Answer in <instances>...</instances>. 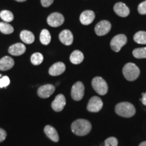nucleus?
Returning <instances> with one entry per match:
<instances>
[{
	"mask_svg": "<svg viewBox=\"0 0 146 146\" xmlns=\"http://www.w3.org/2000/svg\"><path fill=\"white\" fill-rule=\"evenodd\" d=\"M92 129V126L89 120L85 119L76 120L71 125V130L72 133L78 136H85Z\"/></svg>",
	"mask_w": 146,
	"mask_h": 146,
	"instance_id": "1",
	"label": "nucleus"
},
{
	"mask_svg": "<svg viewBox=\"0 0 146 146\" xmlns=\"http://www.w3.org/2000/svg\"><path fill=\"white\" fill-rule=\"evenodd\" d=\"M115 112L118 116L131 118L135 114L136 110L134 105L129 102H120L115 106Z\"/></svg>",
	"mask_w": 146,
	"mask_h": 146,
	"instance_id": "2",
	"label": "nucleus"
},
{
	"mask_svg": "<svg viewBox=\"0 0 146 146\" xmlns=\"http://www.w3.org/2000/svg\"><path fill=\"white\" fill-rule=\"evenodd\" d=\"M123 73L125 78L129 81H135L140 74V70L135 64L129 62L124 66Z\"/></svg>",
	"mask_w": 146,
	"mask_h": 146,
	"instance_id": "3",
	"label": "nucleus"
},
{
	"mask_svg": "<svg viewBox=\"0 0 146 146\" xmlns=\"http://www.w3.org/2000/svg\"><path fill=\"white\" fill-rule=\"evenodd\" d=\"M91 85L96 93L101 96H104L108 91V84L103 78L96 76L91 81Z\"/></svg>",
	"mask_w": 146,
	"mask_h": 146,
	"instance_id": "4",
	"label": "nucleus"
},
{
	"mask_svg": "<svg viewBox=\"0 0 146 146\" xmlns=\"http://www.w3.org/2000/svg\"><path fill=\"white\" fill-rule=\"evenodd\" d=\"M127 42V38L125 35L119 34L112 38L110 42V47L115 52H119L121 48L126 45Z\"/></svg>",
	"mask_w": 146,
	"mask_h": 146,
	"instance_id": "5",
	"label": "nucleus"
},
{
	"mask_svg": "<svg viewBox=\"0 0 146 146\" xmlns=\"http://www.w3.org/2000/svg\"><path fill=\"white\" fill-rule=\"evenodd\" d=\"M85 94V86L81 81L76 82L73 85L71 89V97L75 101H80L83 99Z\"/></svg>",
	"mask_w": 146,
	"mask_h": 146,
	"instance_id": "6",
	"label": "nucleus"
},
{
	"mask_svg": "<svg viewBox=\"0 0 146 146\" xmlns=\"http://www.w3.org/2000/svg\"><path fill=\"white\" fill-rule=\"evenodd\" d=\"M103 102L98 96H94L89 100L87 104V109L90 112H98L103 107Z\"/></svg>",
	"mask_w": 146,
	"mask_h": 146,
	"instance_id": "7",
	"label": "nucleus"
},
{
	"mask_svg": "<svg viewBox=\"0 0 146 146\" xmlns=\"http://www.w3.org/2000/svg\"><path fill=\"white\" fill-rule=\"evenodd\" d=\"M47 22L50 27H58L61 26L64 23V17L62 14L58 13V12H54L47 17Z\"/></svg>",
	"mask_w": 146,
	"mask_h": 146,
	"instance_id": "8",
	"label": "nucleus"
},
{
	"mask_svg": "<svg viewBox=\"0 0 146 146\" xmlns=\"http://www.w3.org/2000/svg\"><path fill=\"white\" fill-rule=\"evenodd\" d=\"M111 29V24L108 21H102L95 27V32L97 35L103 36L108 33Z\"/></svg>",
	"mask_w": 146,
	"mask_h": 146,
	"instance_id": "9",
	"label": "nucleus"
},
{
	"mask_svg": "<svg viewBox=\"0 0 146 146\" xmlns=\"http://www.w3.org/2000/svg\"><path fill=\"white\" fill-rule=\"evenodd\" d=\"M55 89V86L51 84L42 85L38 89L37 95L41 98H47L54 94Z\"/></svg>",
	"mask_w": 146,
	"mask_h": 146,
	"instance_id": "10",
	"label": "nucleus"
},
{
	"mask_svg": "<svg viewBox=\"0 0 146 146\" xmlns=\"http://www.w3.org/2000/svg\"><path fill=\"white\" fill-rule=\"evenodd\" d=\"M66 101L63 94H59L56 97L52 103V108L56 112H61L66 106Z\"/></svg>",
	"mask_w": 146,
	"mask_h": 146,
	"instance_id": "11",
	"label": "nucleus"
},
{
	"mask_svg": "<svg viewBox=\"0 0 146 146\" xmlns=\"http://www.w3.org/2000/svg\"><path fill=\"white\" fill-rule=\"evenodd\" d=\"M66 66L62 62H58L53 64L49 69V74L51 76H58L64 72Z\"/></svg>",
	"mask_w": 146,
	"mask_h": 146,
	"instance_id": "12",
	"label": "nucleus"
},
{
	"mask_svg": "<svg viewBox=\"0 0 146 146\" xmlns=\"http://www.w3.org/2000/svg\"><path fill=\"white\" fill-rule=\"evenodd\" d=\"M114 10L115 13L120 17H127L130 14V10L124 3L118 2L114 5Z\"/></svg>",
	"mask_w": 146,
	"mask_h": 146,
	"instance_id": "13",
	"label": "nucleus"
},
{
	"mask_svg": "<svg viewBox=\"0 0 146 146\" xmlns=\"http://www.w3.org/2000/svg\"><path fill=\"white\" fill-rule=\"evenodd\" d=\"M95 13L91 10H85L83 12L80 16V21L83 25H89L94 21Z\"/></svg>",
	"mask_w": 146,
	"mask_h": 146,
	"instance_id": "14",
	"label": "nucleus"
},
{
	"mask_svg": "<svg viewBox=\"0 0 146 146\" xmlns=\"http://www.w3.org/2000/svg\"><path fill=\"white\" fill-rule=\"evenodd\" d=\"M26 52V47L23 43H18L11 45L8 49V52L11 55L15 56H18L23 55Z\"/></svg>",
	"mask_w": 146,
	"mask_h": 146,
	"instance_id": "15",
	"label": "nucleus"
},
{
	"mask_svg": "<svg viewBox=\"0 0 146 146\" xmlns=\"http://www.w3.org/2000/svg\"><path fill=\"white\" fill-rule=\"evenodd\" d=\"M60 41L65 45H72L73 42V35L69 30H64L59 35Z\"/></svg>",
	"mask_w": 146,
	"mask_h": 146,
	"instance_id": "16",
	"label": "nucleus"
},
{
	"mask_svg": "<svg viewBox=\"0 0 146 146\" xmlns=\"http://www.w3.org/2000/svg\"><path fill=\"white\" fill-rule=\"evenodd\" d=\"M14 61L10 56H4L0 60V70L6 71L14 66Z\"/></svg>",
	"mask_w": 146,
	"mask_h": 146,
	"instance_id": "17",
	"label": "nucleus"
},
{
	"mask_svg": "<svg viewBox=\"0 0 146 146\" xmlns=\"http://www.w3.org/2000/svg\"><path fill=\"white\" fill-rule=\"evenodd\" d=\"M44 133L52 141L54 142H58L59 141V135H58L57 131L52 126H45L44 128Z\"/></svg>",
	"mask_w": 146,
	"mask_h": 146,
	"instance_id": "18",
	"label": "nucleus"
},
{
	"mask_svg": "<svg viewBox=\"0 0 146 146\" xmlns=\"http://www.w3.org/2000/svg\"><path fill=\"white\" fill-rule=\"evenodd\" d=\"M21 39L24 43L27 44H31L35 41V36L32 32L29 31L24 30L21 33L20 35Z\"/></svg>",
	"mask_w": 146,
	"mask_h": 146,
	"instance_id": "19",
	"label": "nucleus"
},
{
	"mask_svg": "<svg viewBox=\"0 0 146 146\" xmlns=\"http://www.w3.org/2000/svg\"><path fill=\"white\" fill-rule=\"evenodd\" d=\"M84 60V55L81 51L74 50L70 56V60L73 64H79Z\"/></svg>",
	"mask_w": 146,
	"mask_h": 146,
	"instance_id": "20",
	"label": "nucleus"
},
{
	"mask_svg": "<svg viewBox=\"0 0 146 146\" xmlns=\"http://www.w3.org/2000/svg\"><path fill=\"white\" fill-rule=\"evenodd\" d=\"M40 41L43 45H47L50 44L51 41V35L47 29H43L41 31V34H40Z\"/></svg>",
	"mask_w": 146,
	"mask_h": 146,
	"instance_id": "21",
	"label": "nucleus"
},
{
	"mask_svg": "<svg viewBox=\"0 0 146 146\" xmlns=\"http://www.w3.org/2000/svg\"><path fill=\"white\" fill-rule=\"evenodd\" d=\"M133 39L139 44H146V32L139 31L135 34Z\"/></svg>",
	"mask_w": 146,
	"mask_h": 146,
	"instance_id": "22",
	"label": "nucleus"
},
{
	"mask_svg": "<svg viewBox=\"0 0 146 146\" xmlns=\"http://www.w3.org/2000/svg\"><path fill=\"white\" fill-rule=\"evenodd\" d=\"M43 61V56L41 53L36 52L35 53L31 56V62L33 65L37 66L41 64Z\"/></svg>",
	"mask_w": 146,
	"mask_h": 146,
	"instance_id": "23",
	"label": "nucleus"
},
{
	"mask_svg": "<svg viewBox=\"0 0 146 146\" xmlns=\"http://www.w3.org/2000/svg\"><path fill=\"white\" fill-rule=\"evenodd\" d=\"M0 31L5 35H9L14 32V28L12 25L6 23H0Z\"/></svg>",
	"mask_w": 146,
	"mask_h": 146,
	"instance_id": "24",
	"label": "nucleus"
},
{
	"mask_svg": "<svg viewBox=\"0 0 146 146\" xmlns=\"http://www.w3.org/2000/svg\"><path fill=\"white\" fill-rule=\"evenodd\" d=\"M133 55L135 58H137V59L146 58V47L135 49L133 50Z\"/></svg>",
	"mask_w": 146,
	"mask_h": 146,
	"instance_id": "25",
	"label": "nucleus"
},
{
	"mask_svg": "<svg viewBox=\"0 0 146 146\" xmlns=\"http://www.w3.org/2000/svg\"><path fill=\"white\" fill-rule=\"evenodd\" d=\"M0 17H1V18L3 21L7 22V23H9V22L12 21L14 20L13 14L9 10L1 11L0 12Z\"/></svg>",
	"mask_w": 146,
	"mask_h": 146,
	"instance_id": "26",
	"label": "nucleus"
},
{
	"mask_svg": "<svg viewBox=\"0 0 146 146\" xmlns=\"http://www.w3.org/2000/svg\"><path fill=\"white\" fill-rule=\"evenodd\" d=\"M118 140L114 137H110L106 139L104 145L101 146H118Z\"/></svg>",
	"mask_w": 146,
	"mask_h": 146,
	"instance_id": "27",
	"label": "nucleus"
},
{
	"mask_svg": "<svg viewBox=\"0 0 146 146\" xmlns=\"http://www.w3.org/2000/svg\"><path fill=\"white\" fill-rule=\"evenodd\" d=\"M10 83V80L8 76H4L0 78V88L6 87Z\"/></svg>",
	"mask_w": 146,
	"mask_h": 146,
	"instance_id": "28",
	"label": "nucleus"
},
{
	"mask_svg": "<svg viewBox=\"0 0 146 146\" xmlns=\"http://www.w3.org/2000/svg\"><path fill=\"white\" fill-rule=\"evenodd\" d=\"M138 12L140 14L145 15L146 14V1H143L138 6Z\"/></svg>",
	"mask_w": 146,
	"mask_h": 146,
	"instance_id": "29",
	"label": "nucleus"
},
{
	"mask_svg": "<svg viewBox=\"0 0 146 146\" xmlns=\"http://www.w3.org/2000/svg\"><path fill=\"white\" fill-rule=\"evenodd\" d=\"M54 0H41V3L42 6L47 8V7L50 6L51 5L54 3Z\"/></svg>",
	"mask_w": 146,
	"mask_h": 146,
	"instance_id": "30",
	"label": "nucleus"
},
{
	"mask_svg": "<svg viewBox=\"0 0 146 146\" xmlns=\"http://www.w3.org/2000/svg\"><path fill=\"white\" fill-rule=\"evenodd\" d=\"M7 136V133L5 132V130H3V129H1L0 128V142H2L3 141H4L6 138Z\"/></svg>",
	"mask_w": 146,
	"mask_h": 146,
	"instance_id": "31",
	"label": "nucleus"
},
{
	"mask_svg": "<svg viewBox=\"0 0 146 146\" xmlns=\"http://www.w3.org/2000/svg\"><path fill=\"white\" fill-rule=\"evenodd\" d=\"M140 101L142 102L143 105L146 106V92L142 94V98L140 99Z\"/></svg>",
	"mask_w": 146,
	"mask_h": 146,
	"instance_id": "32",
	"label": "nucleus"
},
{
	"mask_svg": "<svg viewBox=\"0 0 146 146\" xmlns=\"http://www.w3.org/2000/svg\"><path fill=\"white\" fill-rule=\"evenodd\" d=\"M139 146H146V141L141 142V143L139 145Z\"/></svg>",
	"mask_w": 146,
	"mask_h": 146,
	"instance_id": "33",
	"label": "nucleus"
},
{
	"mask_svg": "<svg viewBox=\"0 0 146 146\" xmlns=\"http://www.w3.org/2000/svg\"><path fill=\"white\" fill-rule=\"evenodd\" d=\"M16 1H18V2H24V1H27V0H15Z\"/></svg>",
	"mask_w": 146,
	"mask_h": 146,
	"instance_id": "34",
	"label": "nucleus"
}]
</instances>
